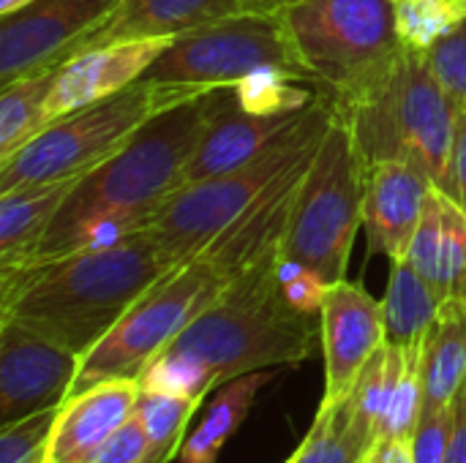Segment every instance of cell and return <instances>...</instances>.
Returning <instances> with one entry per match:
<instances>
[{
    "instance_id": "cell-1",
    "label": "cell",
    "mask_w": 466,
    "mask_h": 463,
    "mask_svg": "<svg viewBox=\"0 0 466 463\" xmlns=\"http://www.w3.org/2000/svg\"><path fill=\"white\" fill-rule=\"evenodd\" d=\"M281 251L246 265L224 292L145 368L139 388L205 401L227 382L300 366L319 341V317L295 311L279 278Z\"/></svg>"
},
{
    "instance_id": "cell-2",
    "label": "cell",
    "mask_w": 466,
    "mask_h": 463,
    "mask_svg": "<svg viewBox=\"0 0 466 463\" xmlns=\"http://www.w3.org/2000/svg\"><path fill=\"white\" fill-rule=\"evenodd\" d=\"M180 267L145 229L106 248L0 270V319L19 322L85 357L128 308Z\"/></svg>"
},
{
    "instance_id": "cell-3",
    "label": "cell",
    "mask_w": 466,
    "mask_h": 463,
    "mask_svg": "<svg viewBox=\"0 0 466 463\" xmlns=\"http://www.w3.org/2000/svg\"><path fill=\"white\" fill-rule=\"evenodd\" d=\"M319 96L352 134L366 166L388 158L407 161L453 196L459 106L431 74L426 55L399 46L360 79Z\"/></svg>"
},
{
    "instance_id": "cell-4",
    "label": "cell",
    "mask_w": 466,
    "mask_h": 463,
    "mask_svg": "<svg viewBox=\"0 0 466 463\" xmlns=\"http://www.w3.org/2000/svg\"><path fill=\"white\" fill-rule=\"evenodd\" d=\"M216 90L161 112L142 126L120 153L90 169L41 240H49L96 213H142L156 218L177 194L180 175L210 120Z\"/></svg>"
},
{
    "instance_id": "cell-5",
    "label": "cell",
    "mask_w": 466,
    "mask_h": 463,
    "mask_svg": "<svg viewBox=\"0 0 466 463\" xmlns=\"http://www.w3.org/2000/svg\"><path fill=\"white\" fill-rule=\"evenodd\" d=\"M213 90L216 85L158 82L142 76L126 90L46 126L19 153L3 161L0 194L35 183L87 175L90 169L120 153L134 139V134L153 117Z\"/></svg>"
},
{
    "instance_id": "cell-6",
    "label": "cell",
    "mask_w": 466,
    "mask_h": 463,
    "mask_svg": "<svg viewBox=\"0 0 466 463\" xmlns=\"http://www.w3.org/2000/svg\"><path fill=\"white\" fill-rule=\"evenodd\" d=\"M330 120L333 112L325 96L317 93L314 104L270 147L232 172L208 177L177 191L158 210L147 232L167 248V254L177 265L194 259L284 175L314 161L330 128Z\"/></svg>"
},
{
    "instance_id": "cell-7",
    "label": "cell",
    "mask_w": 466,
    "mask_h": 463,
    "mask_svg": "<svg viewBox=\"0 0 466 463\" xmlns=\"http://www.w3.org/2000/svg\"><path fill=\"white\" fill-rule=\"evenodd\" d=\"M229 281L232 276L208 248L167 273L82 357L68 398L109 379L139 382L145 368L224 292Z\"/></svg>"
},
{
    "instance_id": "cell-8",
    "label": "cell",
    "mask_w": 466,
    "mask_h": 463,
    "mask_svg": "<svg viewBox=\"0 0 466 463\" xmlns=\"http://www.w3.org/2000/svg\"><path fill=\"white\" fill-rule=\"evenodd\" d=\"M366 161L336 117L300 180L284 237V257L300 262L330 284L347 278L358 229L363 226Z\"/></svg>"
},
{
    "instance_id": "cell-9",
    "label": "cell",
    "mask_w": 466,
    "mask_h": 463,
    "mask_svg": "<svg viewBox=\"0 0 466 463\" xmlns=\"http://www.w3.org/2000/svg\"><path fill=\"white\" fill-rule=\"evenodd\" d=\"M259 68H281L303 82L311 79L284 14L238 11L227 19L177 35L145 76L218 87L235 85Z\"/></svg>"
},
{
    "instance_id": "cell-10",
    "label": "cell",
    "mask_w": 466,
    "mask_h": 463,
    "mask_svg": "<svg viewBox=\"0 0 466 463\" xmlns=\"http://www.w3.org/2000/svg\"><path fill=\"white\" fill-rule=\"evenodd\" d=\"M284 22L319 93L360 79L401 46L393 0H303Z\"/></svg>"
},
{
    "instance_id": "cell-11",
    "label": "cell",
    "mask_w": 466,
    "mask_h": 463,
    "mask_svg": "<svg viewBox=\"0 0 466 463\" xmlns=\"http://www.w3.org/2000/svg\"><path fill=\"white\" fill-rule=\"evenodd\" d=\"M109 5L112 0H30L0 16V87L30 74L60 71Z\"/></svg>"
},
{
    "instance_id": "cell-12",
    "label": "cell",
    "mask_w": 466,
    "mask_h": 463,
    "mask_svg": "<svg viewBox=\"0 0 466 463\" xmlns=\"http://www.w3.org/2000/svg\"><path fill=\"white\" fill-rule=\"evenodd\" d=\"M82 357L52 338L0 319V428L66 404Z\"/></svg>"
},
{
    "instance_id": "cell-13",
    "label": "cell",
    "mask_w": 466,
    "mask_h": 463,
    "mask_svg": "<svg viewBox=\"0 0 466 463\" xmlns=\"http://www.w3.org/2000/svg\"><path fill=\"white\" fill-rule=\"evenodd\" d=\"M319 344L325 357V407L341 404L369 357L385 344L382 300L371 297L358 281L330 287L319 314Z\"/></svg>"
},
{
    "instance_id": "cell-14",
    "label": "cell",
    "mask_w": 466,
    "mask_h": 463,
    "mask_svg": "<svg viewBox=\"0 0 466 463\" xmlns=\"http://www.w3.org/2000/svg\"><path fill=\"white\" fill-rule=\"evenodd\" d=\"M175 38H142L93 46L60 65L44 104V128L139 82Z\"/></svg>"
},
{
    "instance_id": "cell-15",
    "label": "cell",
    "mask_w": 466,
    "mask_h": 463,
    "mask_svg": "<svg viewBox=\"0 0 466 463\" xmlns=\"http://www.w3.org/2000/svg\"><path fill=\"white\" fill-rule=\"evenodd\" d=\"M306 109L292 115H251L240 109L235 87L221 85L216 90L210 120L180 175L177 191L248 164L265 147H270Z\"/></svg>"
},
{
    "instance_id": "cell-16",
    "label": "cell",
    "mask_w": 466,
    "mask_h": 463,
    "mask_svg": "<svg viewBox=\"0 0 466 463\" xmlns=\"http://www.w3.org/2000/svg\"><path fill=\"white\" fill-rule=\"evenodd\" d=\"M431 188L437 186L407 161L388 158L366 166L363 226L371 254L390 262L410 257Z\"/></svg>"
},
{
    "instance_id": "cell-17",
    "label": "cell",
    "mask_w": 466,
    "mask_h": 463,
    "mask_svg": "<svg viewBox=\"0 0 466 463\" xmlns=\"http://www.w3.org/2000/svg\"><path fill=\"white\" fill-rule=\"evenodd\" d=\"M137 379H109L66 398L49 437L44 463H85L123 423L134 418Z\"/></svg>"
},
{
    "instance_id": "cell-18",
    "label": "cell",
    "mask_w": 466,
    "mask_h": 463,
    "mask_svg": "<svg viewBox=\"0 0 466 463\" xmlns=\"http://www.w3.org/2000/svg\"><path fill=\"white\" fill-rule=\"evenodd\" d=\"M238 11V0H112L101 25L76 44L74 55L120 41L177 38Z\"/></svg>"
},
{
    "instance_id": "cell-19",
    "label": "cell",
    "mask_w": 466,
    "mask_h": 463,
    "mask_svg": "<svg viewBox=\"0 0 466 463\" xmlns=\"http://www.w3.org/2000/svg\"><path fill=\"white\" fill-rule=\"evenodd\" d=\"M407 259L442 300L466 306V210L451 194L431 188Z\"/></svg>"
},
{
    "instance_id": "cell-20",
    "label": "cell",
    "mask_w": 466,
    "mask_h": 463,
    "mask_svg": "<svg viewBox=\"0 0 466 463\" xmlns=\"http://www.w3.org/2000/svg\"><path fill=\"white\" fill-rule=\"evenodd\" d=\"M82 177L85 175L0 194V270L22 265L33 254Z\"/></svg>"
},
{
    "instance_id": "cell-21",
    "label": "cell",
    "mask_w": 466,
    "mask_h": 463,
    "mask_svg": "<svg viewBox=\"0 0 466 463\" xmlns=\"http://www.w3.org/2000/svg\"><path fill=\"white\" fill-rule=\"evenodd\" d=\"M423 407L420 415L453 407L466 382V306L445 300L420 352Z\"/></svg>"
},
{
    "instance_id": "cell-22",
    "label": "cell",
    "mask_w": 466,
    "mask_h": 463,
    "mask_svg": "<svg viewBox=\"0 0 466 463\" xmlns=\"http://www.w3.org/2000/svg\"><path fill=\"white\" fill-rule=\"evenodd\" d=\"M407 352L410 349H399L385 341L369 357V363L358 374L350 396L341 401L347 431L363 453H369L371 445L382 434V426L390 412V401L396 396V388H399L404 366H407Z\"/></svg>"
},
{
    "instance_id": "cell-23",
    "label": "cell",
    "mask_w": 466,
    "mask_h": 463,
    "mask_svg": "<svg viewBox=\"0 0 466 463\" xmlns=\"http://www.w3.org/2000/svg\"><path fill=\"white\" fill-rule=\"evenodd\" d=\"M445 300L437 289L412 267L410 259L390 262L388 289L382 297L385 341L399 349L423 347L431 325L437 322Z\"/></svg>"
},
{
    "instance_id": "cell-24",
    "label": "cell",
    "mask_w": 466,
    "mask_h": 463,
    "mask_svg": "<svg viewBox=\"0 0 466 463\" xmlns=\"http://www.w3.org/2000/svg\"><path fill=\"white\" fill-rule=\"evenodd\" d=\"M270 371H257L238 377L218 388L216 398L210 401L202 423L186 437L180 448V463H216L224 445L232 439V434L243 426V420L251 412V404L265 382H270Z\"/></svg>"
},
{
    "instance_id": "cell-25",
    "label": "cell",
    "mask_w": 466,
    "mask_h": 463,
    "mask_svg": "<svg viewBox=\"0 0 466 463\" xmlns=\"http://www.w3.org/2000/svg\"><path fill=\"white\" fill-rule=\"evenodd\" d=\"M199 407H202L199 401L180 393L139 388L134 418L139 420L147 439L145 463H169L175 456H180V448L186 442V428L191 426Z\"/></svg>"
},
{
    "instance_id": "cell-26",
    "label": "cell",
    "mask_w": 466,
    "mask_h": 463,
    "mask_svg": "<svg viewBox=\"0 0 466 463\" xmlns=\"http://www.w3.org/2000/svg\"><path fill=\"white\" fill-rule=\"evenodd\" d=\"M55 74H30L0 87V164L44 131V104Z\"/></svg>"
},
{
    "instance_id": "cell-27",
    "label": "cell",
    "mask_w": 466,
    "mask_h": 463,
    "mask_svg": "<svg viewBox=\"0 0 466 463\" xmlns=\"http://www.w3.org/2000/svg\"><path fill=\"white\" fill-rule=\"evenodd\" d=\"M393 8L399 44L420 55L466 19V0H393Z\"/></svg>"
},
{
    "instance_id": "cell-28",
    "label": "cell",
    "mask_w": 466,
    "mask_h": 463,
    "mask_svg": "<svg viewBox=\"0 0 466 463\" xmlns=\"http://www.w3.org/2000/svg\"><path fill=\"white\" fill-rule=\"evenodd\" d=\"M295 74L281 68H259L235 82V98L240 109L251 115H292L314 104L317 93L300 87Z\"/></svg>"
},
{
    "instance_id": "cell-29",
    "label": "cell",
    "mask_w": 466,
    "mask_h": 463,
    "mask_svg": "<svg viewBox=\"0 0 466 463\" xmlns=\"http://www.w3.org/2000/svg\"><path fill=\"white\" fill-rule=\"evenodd\" d=\"M363 456L366 453L347 431L341 404H319L311 431L306 434L300 448L287 458V463H363Z\"/></svg>"
},
{
    "instance_id": "cell-30",
    "label": "cell",
    "mask_w": 466,
    "mask_h": 463,
    "mask_svg": "<svg viewBox=\"0 0 466 463\" xmlns=\"http://www.w3.org/2000/svg\"><path fill=\"white\" fill-rule=\"evenodd\" d=\"M60 409V407H57ZM57 409L22 418L0 428V463H44Z\"/></svg>"
},
{
    "instance_id": "cell-31",
    "label": "cell",
    "mask_w": 466,
    "mask_h": 463,
    "mask_svg": "<svg viewBox=\"0 0 466 463\" xmlns=\"http://www.w3.org/2000/svg\"><path fill=\"white\" fill-rule=\"evenodd\" d=\"M426 63L451 101L466 109V19L426 52Z\"/></svg>"
},
{
    "instance_id": "cell-32",
    "label": "cell",
    "mask_w": 466,
    "mask_h": 463,
    "mask_svg": "<svg viewBox=\"0 0 466 463\" xmlns=\"http://www.w3.org/2000/svg\"><path fill=\"white\" fill-rule=\"evenodd\" d=\"M279 278H281V292H284L287 303L295 311L309 314V317L322 314L325 297H328V292L333 287L325 276H319L317 270H311V267H306L300 262H292V259L281 257Z\"/></svg>"
},
{
    "instance_id": "cell-33",
    "label": "cell",
    "mask_w": 466,
    "mask_h": 463,
    "mask_svg": "<svg viewBox=\"0 0 466 463\" xmlns=\"http://www.w3.org/2000/svg\"><path fill=\"white\" fill-rule=\"evenodd\" d=\"M453 442V407L445 412L420 415L412 431V458L415 463H448Z\"/></svg>"
},
{
    "instance_id": "cell-34",
    "label": "cell",
    "mask_w": 466,
    "mask_h": 463,
    "mask_svg": "<svg viewBox=\"0 0 466 463\" xmlns=\"http://www.w3.org/2000/svg\"><path fill=\"white\" fill-rule=\"evenodd\" d=\"M147 439L137 418L123 423L85 463H145Z\"/></svg>"
},
{
    "instance_id": "cell-35",
    "label": "cell",
    "mask_w": 466,
    "mask_h": 463,
    "mask_svg": "<svg viewBox=\"0 0 466 463\" xmlns=\"http://www.w3.org/2000/svg\"><path fill=\"white\" fill-rule=\"evenodd\" d=\"M453 199L466 210V109H459L453 134Z\"/></svg>"
},
{
    "instance_id": "cell-36",
    "label": "cell",
    "mask_w": 466,
    "mask_h": 463,
    "mask_svg": "<svg viewBox=\"0 0 466 463\" xmlns=\"http://www.w3.org/2000/svg\"><path fill=\"white\" fill-rule=\"evenodd\" d=\"M363 463H415L412 437H382L363 456Z\"/></svg>"
},
{
    "instance_id": "cell-37",
    "label": "cell",
    "mask_w": 466,
    "mask_h": 463,
    "mask_svg": "<svg viewBox=\"0 0 466 463\" xmlns=\"http://www.w3.org/2000/svg\"><path fill=\"white\" fill-rule=\"evenodd\" d=\"M448 463H466V382L453 401V442Z\"/></svg>"
},
{
    "instance_id": "cell-38",
    "label": "cell",
    "mask_w": 466,
    "mask_h": 463,
    "mask_svg": "<svg viewBox=\"0 0 466 463\" xmlns=\"http://www.w3.org/2000/svg\"><path fill=\"white\" fill-rule=\"evenodd\" d=\"M238 3H240V11H248V14H284L287 8L303 0H238Z\"/></svg>"
},
{
    "instance_id": "cell-39",
    "label": "cell",
    "mask_w": 466,
    "mask_h": 463,
    "mask_svg": "<svg viewBox=\"0 0 466 463\" xmlns=\"http://www.w3.org/2000/svg\"><path fill=\"white\" fill-rule=\"evenodd\" d=\"M30 0H0V16H8L14 11H19L22 5H27Z\"/></svg>"
}]
</instances>
